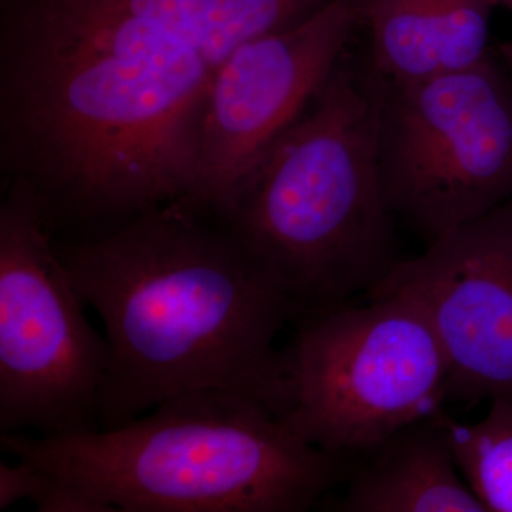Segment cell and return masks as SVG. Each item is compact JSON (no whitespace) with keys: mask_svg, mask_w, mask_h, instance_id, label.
Masks as SVG:
<instances>
[{"mask_svg":"<svg viewBox=\"0 0 512 512\" xmlns=\"http://www.w3.org/2000/svg\"><path fill=\"white\" fill-rule=\"evenodd\" d=\"M360 22V0H332L235 49L208 96L194 187L178 202L227 220L256 165L342 62Z\"/></svg>","mask_w":512,"mask_h":512,"instance_id":"obj_8","label":"cell"},{"mask_svg":"<svg viewBox=\"0 0 512 512\" xmlns=\"http://www.w3.org/2000/svg\"><path fill=\"white\" fill-rule=\"evenodd\" d=\"M18 461L15 466L0 463V511L22 500L33 501L39 507L56 483V477L49 471L29 461Z\"/></svg>","mask_w":512,"mask_h":512,"instance_id":"obj_13","label":"cell"},{"mask_svg":"<svg viewBox=\"0 0 512 512\" xmlns=\"http://www.w3.org/2000/svg\"><path fill=\"white\" fill-rule=\"evenodd\" d=\"M382 93L375 70L356 72L343 57L224 221L299 318L369 295L400 261L380 171Z\"/></svg>","mask_w":512,"mask_h":512,"instance_id":"obj_4","label":"cell"},{"mask_svg":"<svg viewBox=\"0 0 512 512\" xmlns=\"http://www.w3.org/2000/svg\"><path fill=\"white\" fill-rule=\"evenodd\" d=\"M495 55L504 63V66L507 67L508 72L512 76V40L501 43L497 50H495Z\"/></svg>","mask_w":512,"mask_h":512,"instance_id":"obj_14","label":"cell"},{"mask_svg":"<svg viewBox=\"0 0 512 512\" xmlns=\"http://www.w3.org/2000/svg\"><path fill=\"white\" fill-rule=\"evenodd\" d=\"M497 0H360L372 40L373 70L412 84L461 72L491 55Z\"/></svg>","mask_w":512,"mask_h":512,"instance_id":"obj_10","label":"cell"},{"mask_svg":"<svg viewBox=\"0 0 512 512\" xmlns=\"http://www.w3.org/2000/svg\"><path fill=\"white\" fill-rule=\"evenodd\" d=\"M487 416L467 424L444 412L458 467L487 512H512V396L490 400Z\"/></svg>","mask_w":512,"mask_h":512,"instance_id":"obj_12","label":"cell"},{"mask_svg":"<svg viewBox=\"0 0 512 512\" xmlns=\"http://www.w3.org/2000/svg\"><path fill=\"white\" fill-rule=\"evenodd\" d=\"M332 0H0V156L47 227L184 201L229 55ZM86 241V239H84Z\"/></svg>","mask_w":512,"mask_h":512,"instance_id":"obj_1","label":"cell"},{"mask_svg":"<svg viewBox=\"0 0 512 512\" xmlns=\"http://www.w3.org/2000/svg\"><path fill=\"white\" fill-rule=\"evenodd\" d=\"M352 477L339 512H487L436 414L394 433Z\"/></svg>","mask_w":512,"mask_h":512,"instance_id":"obj_11","label":"cell"},{"mask_svg":"<svg viewBox=\"0 0 512 512\" xmlns=\"http://www.w3.org/2000/svg\"><path fill=\"white\" fill-rule=\"evenodd\" d=\"M382 82L380 171L394 217L430 244L512 200V76L495 52L436 79Z\"/></svg>","mask_w":512,"mask_h":512,"instance_id":"obj_7","label":"cell"},{"mask_svg":"<svg viewBox=\"0 0 512 512\" xmlns=\"http://www.w3.org/2000/svg\"><path fill=\"white\" fill-rule=\"evenodd\" d=\"M498 3H503L507 8L512 9V0H497Z\"/></svg>","mask_w":512,"mask_h":512,"instance_id":"obj_15","label":"cell"},{"mask_svg":"<svg viewBox=\"0 0 512 512\" xmlns=\"http://www.w3.org/2000/svg\"><path fill=\"white\" fill-rule=\"evenodd\" d=\"M0 443L114 512H302L348 476V457L303 440L264 404L217 389L171 397L116 429L2 433Z\"/></svg>","mask_w":512,"mask_h":512,"instance_id":"obj_3","label":"cell"},{"mask_svg":"<svg viewBox=\"0 0 512 512\" xmlns=\"http://www.w3.org/2000/svg\"><path fill=\"white\" fill-rule=\"evenodd\" d=\"M56 245L106 329L99 429L208 389L288 412L276 338L301 313L224 221L174 201L99 238Z\"/></svg>","mask_w":512,"mask_h":512,"instance_id":"obj_2","label":"cell"},{"mask_svg":"<svg viewBox=\"0 0 512 512\" xmlns=\"http://www.w3.org/2000/svg\"><path fill=\"white\" fill-rule=\"evenodd\" d=\"M284 349L291 406L286 426L313 446L372 454L397 431L441 412L448 365L419 308L396 295L369 296L305 313Z\"/></svg>","mask_w":512,"mask_h":512,"instance_id":"obj_5","label":"cell"},{"mask_svg":"<svg viewBox=\"0 0 512 512\" xmlns=\"http://www.w3.org/2000/svg\"><path fill=\"white\" fill-rule=\"evenodd\" d=\"M47 227L35 192L8 181L0 205V431L99 430L109 343Z\"/></svg>","mask_w":512,"mask_h":512,"instance_id":"obj_6","label":"cell"},{"mask_svg":"<svg viewBox=\"0 0 512 512\" xmlns=\"http://www.w3.org/2000/svg\"><path fill=\"white\" fill-rule=\"evenodd\" d=\"M396 295L430 323L447 400L512 396V200L400 259L367 296Z\"/></svg>","mask_w":512,"mask_h":512,"instance_id":"obj_9","label":"cell"}]
</instances>
